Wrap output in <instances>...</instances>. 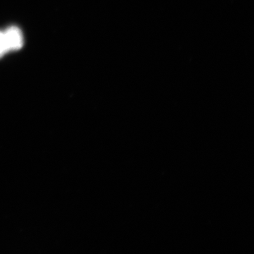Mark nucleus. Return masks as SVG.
I'll return each mask as SVG.
<instances>
[{"mask_svg":"<svg viewBox=\"0 0 254 254\" xmlns=\"http://www.w3.org/2000/svg\"><path fill=\"white\" fill-rule=\"evenodd\" d=\"M4 32L5 40L9 51L21 49L23 46L22 32L16 26H11Z\"/></svg>","mask_w":254,"mask_h":254,"instance_id":"1","label":"nucleus"},{"mask_svg":"<svg viewBox=\"0 0 254 254\" xmlns=\"http://www.w3.org/2000/svg\"><path fill=\"white\" fill-rule=\"evenodd\" d=\"M9 52L4 35V32L0 31V58Z\"/></svg>","mask_w":254,"mask_h":254,"instance_id":"2","label":"nucleus"}]
</instances>
